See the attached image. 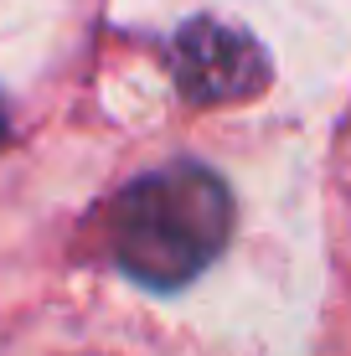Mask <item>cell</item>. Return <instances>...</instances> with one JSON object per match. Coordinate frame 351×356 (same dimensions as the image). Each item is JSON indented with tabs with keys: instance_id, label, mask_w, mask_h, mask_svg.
<instances>
[{
	"instance_id": "1",
	"label": "cell",
	"mask_w": 351,
	"mask_h": 356,
	"mask_svg": "<svg viewBox=\"0 0 351 356\" xmlns=\"http://www.w3.org/2000/svg\"><path fill=\"white\" fill-rule=\"evenodd\" d=\"M233 196L207 165H161L129 181L114 202L108 243L129 279L150 289H181L227 248Z\"/></svg>"
},
{
	"instance_id": "2",
	"label": "cell",
	"mask_w": 351,
	"mask_h": 356,
	"mask_svg": "<svg viewBox=\"0 0 351 356\" xmlns=\"http://www.w3.org/2000/svg\"><path fill=\"white\" fill-rule=\"evenodd\" d=\"M176 83L191 104H243L269 83V57L248 31L217 16H191L171 47Z\"/></svg>"
},
{
	"instance_id": "3",
	"label": "cell",
	"mask_w": 351,
	"mask_h": 356,
	"mask_svg": "<svg viewBox=\"0 0 351 356\" xmlns=\"http://www.w3.org/2000/svg\"><path fill=\"white\" fill-rule=\"evenodd\" d=\"M6 134H10V119H6V104H0V145H6Z\"/></svg>"
}]
</instances>
